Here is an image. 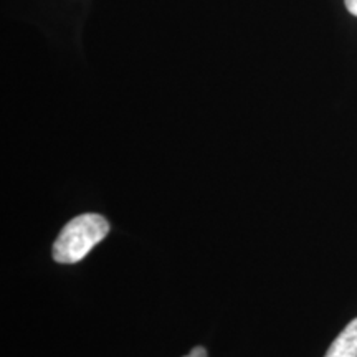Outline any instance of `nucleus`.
Listing matches in <instances>:
<instances>
[{
	"label": "nucleus",
	"mask_w": 357,
	"mask_h": 357,
	"mask_svg": "<svg viewBox=\"0 0 357 357\" xmlns=\"http://www.w3.org/2000/svg\"><path fill=\"white\" fill-rule=\"evenodd\" d=\"M185 357H194V356H192V354H189V356H185Z\"/></svg>",
	"instance_id": "nucleus-4"
},
{
	"label": "nucleus",
	"mask_w": 357,
	"mask_h": 357,
	"mask_svg": "<svg viewBox=\"0 0 357 357\" xmlns=\"http://www.w3.org/2000/svg\"><path fill=\"white\" fill-rule=\"evenodd\" d=\"M344 3L347 10H349L354 17H357V0H344Z\"/></svg>",
	"instance_id": "nucleus-3"
},
{
	"label": "nucleus",
	"mask_w": 357,
	"mask_h": 357,
	"mask_svg": "<svg viewBox=\"0 0 357 357\" xmlns=\"http://www.w3.org/2000/svg\"><path fill=\"white\" fill-rule=\"evenodd\" d=\"M109 234V223L100 213H83L63 227L53 243V260L58 263L82 261Z\"/></svg>",
	"instance_id": "nucleus-1"
},
{
	"label": "nucleus",
	"mask_w": 357,
	"mask_h": 357,
	"mask_svg": "<svg viewBox=\"0 0 357 357\" xmlns=\"http://www.w3.org/2000/svg\"><path fill=\"white\" fill-rule=\"evenodd\" d=\"M324 357H357V318L334 339Z\"/></svg>",
	"instance_id": "nucleus-2"
}]
</instances>
